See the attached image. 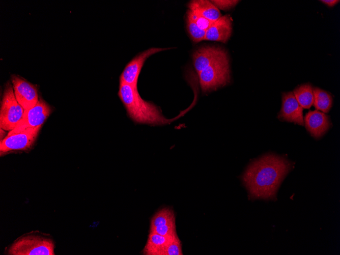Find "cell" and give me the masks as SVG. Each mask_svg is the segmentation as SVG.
Masks as SVG:
<instances>
[{
  "mask_svg": "<svg viewBox=\"0 0 340 255\" xmlns=\"http://www.w3.org/2000/svg\"><path fill=\"white\" fill-rule=\"evenodd\" d=\"M293 165L285 157L273 154L265 155L253 161L242 177L250 196L275 200L281 182Z\"/></svg>",
  "mask_w": 340,
  "mask_h": 255,
  "instance_id": "obj_1",
  "label": "cell"
},
{
  "mask_svg": "<svg viewBox=\"0 0 340 255\" xmlns=\"http://www.w3.org/2000/svg\"><path fill=\"white\" fill-rule=\"evenodd\" d=\"M118 96L128 116L135 124L163 125L174 120L164 117L154 103L144 100L137 87L120 82Z\"/></svg>",
  "mask_w": 340,
  "mask_h": 255,
  "instance_id": "obj_2",
  "label": "cell"
},
{
  "mask_svg": "<svg viewBox=\"0 0 340 255\" xmlns=\"http://www.w3.org/2000/svg\"><path fill=\"white\" fill-rule=\"evenodd\" d=\"M55 245L47 235L32 232L17 238L9 247L10 255H54Z\"/></svg>",
  "mask_w": 340,
  "mask_h": 255,
  "instance_id": "obj_3",
  "label": "cell"
},
{
  "mask_svg": "<svg viewBox=\"0 0 340 255\" xmlns=\"http://www.w3.org/2000/svg\"><path fill=\"white\" fill-rule=\"evenodd\" d=\"M227 53L210 64L199 74L200 86L204 93L216 90L230 82V70Z\"/></svg>",
  "mask_w": 340,
  "mask_h": 255,
  "instance_id": "obj_4",
  "label": "cell"
},
{
  "mask_svg": "<svg viewBox=\"0 0 340 255\" xmlns=\"http://www.w3.org/2000/svg\"><path fill=\"white\" fill-rule=\"evenodd\" d=\"M24 110L17 101L12 85L8 83L4 91L0 110L1 129L11 131L22 119Z\"/></svg>",
  "mask_w": 340,
  "mask_h": 255,
  "instance_id": "obj_5",
  "label": "cell"
},
{
  "mask_svg": "<svg viewBox=\"0 0 340 255\" xmlns=\"http://www.w3.org/2000/svg\"><path fill=\"white\" fill-rule=\"evenodd\" d=\"M41 127L28 128L19 132L7 135L1 141V155L11 151L30 149L34 144Z\"/></svg>",
  "mask_w": 340,
  "mask_h": 255,
  "instance_id": "obj_6",
  "label": "cell"
},
{
  "mask_svg": "<svg viewBox=\"0 0 340 255\" xmlns=\"http://www.w3.org/2000/svg\"><path fill=\"white\" fill-rule=\"evenodd\" d=\"M51 112V107L42 99L39 98L36 105L24 111L21 120L7 135L19 132L28 128L41 127Z\"/></svg>",
  "mask_w": 340,
  "mask_h": 255,
  "instance_id": "obj_7",
  "label": "cell"
},
{
  "mask_svg": "<svg viewBox=\"0 0 340 255\" xmlns=\"http://www.w3.org/2000/svg\"><path fill=\"white\" fill-rule=\"evenodd\" d=\"M169 49L171 48L152 47L138 53L125 66L120 77V82L137 87L138 77L147 59L155 53Z\"/></svg>",
  "mask_w": 340,
  "mask_h": 255,
  "instance_id": "obj_8",
  "label": "cell"
},
{
  "mask_svg": "<svg viewBox=\"0 0 340 255\" xmlns=\"http://www.w3.org/2000/svg\"><path fill=\"white\" fill-rule=\"evenodd\" d=\"M11 82L15 98L24 111L37 104L39 98L36 86L15 75H12Z\"/></svg>",
  "mask_w": 340,
  "mask_h": 255,
  "instance_id": "obj_9",
  "label": "cell"
},
{
  "mask_svg": "<svg viewBox=\"0 0 340 255\" xmlns=\"http://www.w3.org/2000/svg\"><path fill=\"white\" fill-rule=\"evenodd\" d=\"M281 121L293 122L303 126V108L296 100L293 92H285L282 95V106L278 115Z\"/></svg>",
  "mask_w": 340,
  "mask_h": 255,
  "instance_id": "obj_10",
  "label": "cell"
},
{
  "mask_svg": "<svg viewBox=\"0 0 340 255\" xmlns=\"http://www.w3.org/2000/svg\"><path fill=\"white\" fill-rule=\"evenodd\" d=\"M304 123L307 130L315 138L322 136L329 129V117L318 110L309 111L305 116Z\"/></svg>",
  "mask_w": 340,
  "mask_h": 255,
  "instance_id": "obj_11",
  "label": "cell"
},
{
  "mask_svg": "<svg viewBox=\"0 0 340 255\" xmlns=\"http://www.w3.org/2000/svg\"><path fill=\"white\" fill-rule=\"evenodd\" d=\"M226 53L224 49L219 47L207 46L198 49L192 55L196 72L199 73Z\"/></svg>",
  "mask_w": 340,
  "mask_h": 255,
  "instance_id": "obj_12",
  "label": "cell"
},
{
  "mask_svg": "<svg viewBox=\"0 0 340 255\" xmlns=\"http://www.w3.org/2000/svg\"><path fill=\"white\" fill-rule=\"evenodd\" d=\"M232 20L229 15L221 16L206 31L204 40L226 42L232 33Z\"/></svg>",
  "mask_w": 340,
  "mask_h": 255,
  "instance_id": "obj_13",
  "label": "cell"
},
{
  "mask_svg": "<svg viewBox=\"0 0 340 255\" xmlns=\"http://www.w3.org/2000/svg\"><path fill=\"white\" fill-rule=\"evenodd\" d=\"M176 235L166 237L154 232H149L147 243L143 250V254L164 255L166 247Z\"/></svg>",
  "mask_w": 340,
  "mask_h": 255,
  "instance_id": "obj_14",
  "label": "cell"
},
{
  "mask_svg": "<svg viewBox=\"0 0 340 255\" xmlns=\"http://www.w3.org/2000/svg\"><path fill=\"white\" fill-rule=\"evenodd\" d=\"M189 10L214 22L221 17L219 10L210 1L193 0L188 4Z\"/></svg>",
  "mask_w": 340,
  "mask_h": 255,
  "instance_id": "obj_15",
  "label": "cell"
},
{
  "mask_svg": "<svg viewBox=\"0 0 340 255\" xmlns=\"http://www.w3.org/2000/svg\"><path fill=\"white\" fill-rule=\"evenodd\" d=\"M293 93L303 108L308 109L313 104V88L310 83L303 84L297 87Z\"/></svg>",
  "mask_w": 340,
  "mask_h": 255,
  "instance_id": "obj_16",
  "label": "cell"
},
{
  "mask_svg": "<svg viewBox=\"0 0 340 255\" xmlns=\"http://www.w3.org/2000/svg\"><path fill=\"white\" fill-rule=\"evenodd\" d=\"M314 102L313 104L316 110H321L327 113L332 105V97L326 91L319 88H313Z\"/></svg>",
  "mask_w": 340,
  "mask_h": 255,
  "instance_id": "obj_17",
  "label": "cell"
},
{
  "mask_svg": "<svg viewBox=\"0 0 340 255\" xmlns=\"http://www.w3.org/2000/svg\"><path fill=\"white\" fill-rule=\"evenodd\" d=\"M175 221L174 211L164 208L157 212L151 219L150 229L162 226Z\"/></svg>",
  "mask_w": 340,
  "mask_h": 255,
  "instance_id": "obj_18",
  "label": "cell"
},
{
  "mask_svg": "<svg viewBox=\"0 0 340 255\" xmlns=\"http://www.w3.org/2000/svg\"><path fill=\"white\" fill-rule=\"evenodd\" d=\"M186 27L192 40L195 43L204 40L206 31L200 29L192 19L186 15Z\"/></svg>",
  "mask_w": 340,
  "mask_h": 255,
  "instance_id": "obj_19",
  "label": "cell"
},
{
  "mask_svg": "<svg viewBox=\"0 0 340 255\" xmlns=\"http://www.w3.org/2000/svg\"><path fill=\"white\" fill-rule=\"evenodd\" d=\"M164 255H183L181 241L177 234L173 237L166 247Z\"/></svg>",
  "mask_w": 340,
  "mask_h": 255,
  "instance_id": "obj_20",
  "label": "cell"
},
{
  "mask_svg": "<svg viewBox=\"0 0 340 255\" xmlns=\"http://www.w3.org/2000/svg\"><path fill=\"white\" fill-rule=\"evenodd\" d=\"M186 15L190 17L196 24L202 30L206 31L213 23L201 15L195 13L190 10H188Z\"/></svg>",
  "mask_w": 340,
  "mask_h": 255,
  "instance_id": "obj_21",
  "label": "cell"
},
{
  "mask_svg": "<svg viewBox=\"0 0 340 255\" xmlns=\"http://www.w3.org/2000/svg\"><path fill=\"white\" fill-rule=\"evenodd\" d=\"M150 232H154L163 236H173L177 234L175 221L162 226L150 229Z\"/></svg>",
  "mask_w": 340,
  "mask_h": 255,
  "instance_id": "obj_22",
  "label": "cell"
},
{
  "mask_svg": "<svg viewBox=\"0 0 340 255\" xmlns=\"http://www.w3.org/2000/svg\"><path fill=\"white\" fill-rule=\"evenodd\" d=\"M210 2L218 9L229 10L234 7L239 1L235 0H212Z\"/></svg>",
  "mask_w": 340,
  "mask_h": 255,
  "instance_id": "obj_23",
  "label": "cell"
},
{
  "mask_svg": "<svg viewBox=\"0 0 340 255\" xmlns=\"http://www.w3.org/2000/svg\"><path fill=\"white\" fill-rule=\"evenodd\" d=\"M321 2L326 4L329 7H333L338 3L339 1L338 0H321Z\"/></svg>",
  "mask_w": 340,
  "mask_h": 255,
  "instance_id": "obj_24",
  "label": "cell"
}]
</instances>
